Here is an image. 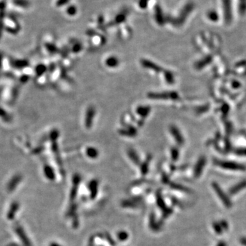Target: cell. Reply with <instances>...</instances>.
Instances as JSON below:
<instances>
[{
  "label": "cell",
  "mask_w": 246,
  "mask_h": 246,
  "mask_svg": "<svg viewBox=\"0 0 246 246\" xmlns=\"http://www.w3.org/2000/svg\"><path fill=\"white\" fill-rule=\"evenodd\" d=\"M148 96L151 99L166 100V99H176L178 95L176 92H161V93L150 92L148 94Z\"/></svg>",
  "instance_id": "obj_1"
},
{
  "label": "cell",
  "mask_w": 246,
  "mask_h": 246,
  "mask_svg": "<svg viewBox=\"0 0 246 246\" xmlns=\"http://www.w3.org/2000/svg\"><path fill=\"white\" fill-rule=\"evenodd\" d=\"M95 114L96 110L93 106H90L87 109L85 116V126L87 129H90L92 127Z\"/></svg>",
  "instance_id": "obj_2"
},
{
  "label": "cell",
  "mask_w": 246,
  "mask_h": 246,
  "mask_svg": "<svg viewBox=\"0 0 246 246\" xmlns=\"http://www.w3.org/2000/svg\"><path fill=\"white\" fill-rule=\"evenodd\" d=\"M140 63L141 66H142L144 68L152 70L153 71L156 73H159L161 71H162V68L161 66H159L157 64L154 62L150 61L149 60H146V59H142L141 60Z\"/></svg>",
  "instance_id": "obj_3"
},
{
  "label": "cell",
  "mask_w": 246,
  "mask_h": 246,
  "mask_svg": "<svg viewBox=\"0 0 246 246\" xmlns=\"http://www.w3.org/2000/svg\"><path fill=\"white\" fill-rule=\"evenodd\" d=\"M119 133L122 135V136H125L128 137H134L137 134L136 129L133 127H128L127 128H124V129H120L119 131Z\"/></svg>",
  "instance_id": "obj_4"
},
{
  "label": "cell",
  "mask_w": 246,
  "mask_h": 246,
  "mask_svg": "<svg viewBox=\"0 0 246 246\" xmlns=\"http://www.w3.org/2000/svg\"><path fill=\"white\" fill-rule=\"evenodd\" d=\"M170 132H171L172 135L173 136V137H174V139L176 140V141L178 144H181L183 143V137H182L179 130H178L176 127H173V126L171 127H170Z\"/></svg>",
  "instance_id": "obj_5"
},
{
  "label": "cell",
  "mask_w": 246,
  "mask_h": 246,
  "mask_svg": "<svg viewBox=\"0 0 246 246\" xmlns=\"http://www.w3.org/2000/svg\"><path fill=\"white\" fill-rule=\"evenodd\" d=\"M151 108L149 106H139L136 109V112L143 119L146 118L150 113Z\"/></svg>",
  "instance_id": "obj_6"
},
{
  "label": "cell",
  "mask_w": 246,
  "mask_h": 246,
  "mask_svg": "<svg viewBox=\"0 0 246 246\" xmlns=\"http://www.w3.org/2000/svg\"><path fill=\"white\" fill-rule=\"evenodd\" d=\"M120 61L119 58L116 56H111L107 58L105 61V65L110 68H116L119 65Z\"/></svg>",
  "instance_id": "obj_7"
},
{
  "label": "cell",
  "mask_w": 246,
  "mask_h": 246,
  "mask_svg": "<svg viewBox=\"0 0 246 246\" xmlns=\"http://www.w3.org/2000/svg\"><path fill=\"white\" fill-rule=\"evenodd\" d=\"M86 153L91 157H95L98 155V151L96 149L92 147H88L86 150Z\"/></svg>",
  "instance_id": "obj_8"
},
{
  "label": "cell",
  "mask_w": 246,
  "mask_h": 246,
  "mask_svg": "<svg viewBox=\"0 0 246 246\" xmlns=\"http://www.w3.org/2000/svg\"><path fill=\"white\" fill-rule=\"evenodd\" d=\"M165 79H166V82L170 84L174 82V77H173L172 74L169 71L165 72Z\"/></svg>",
  "instance_id": "obj_9"
},
{
  "label": "cell",
  "mask_w": 246,
  "mask_h": 246,
  "mask_svg": "<svg viewBox=\"0 0 246 246\" xmlns=\"http://www.w3.org/2000/svg\"><path fill=\"white\" fill-rule=\"evenodd\" d=\"M129 156L131 157V158H132V159H133V160H135V161H138L137 156L136 155V152H135V151H134L133 150H132V149L129 150Z\"/></svg>",
  "instance_id": "obj_10"
},
{
  "label": "cell",
  "mask_w": 246,
  "mask_h": 246,
  "mask_svg": "<svg viewBox=\"0 0 246 246\" xmlns=\"http://www.w3.org/2000/svg\"><path fill=\"white\" fill-rule=\"evenodd\" d=\"M81 49H82V46H81L80 45H78V44H77V45H75V46L73 47V51L75 52V53L80 51Z\"/></svg>",
  "instance_id": "obj_11"
}]
</instances>
